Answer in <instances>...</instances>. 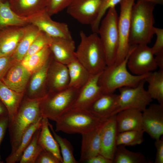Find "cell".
<instances>
[{"mask_svg": "<svg viewBox=\"0 0 163 163\" xmlns=\"http://www.w3.org/2000/svg\"><path fill=\"white\" fill-rule=\"evenodd\" d=\"M155 4L144 0L134 3L130 15V46L147 44L155 34L153 11Z\"/></svg>", "mask_w": 163, "mask_h": 163, "instance_id": "6da1fadb", "label": "cell"}, {"mask_svg": "<svg viewBox=\"0 0 163 163\" xmlns=\"http://www.w3.org/2000/svg\"><path fill=\"white\" fill-rule=\"evenodd\" d=\"M145 80L148 84L147 91L151 97L163 105V70L151 72Z\"/></svg>", "mask_w": 163, "mask_h": 163, "instance_id": "4dcf8cb0", "label": "cell"}, {"mask_svg": "<svg viewBox=\"0 0 163 163\" xmlns=\"http://www.w3.org/2000/svg\"><path fill=\"white\" fill-rule=\"evenodd\" d=\"M35 163H61L53 153L43 149L37 157Z\"/></svg>", "mask_w": 163, "mask_h": 163, "instance_id": "b9f144b4", "label": "cell"}, {"mask_svg": "<svg viewBox=\"0 0 163 163\" xmlns=\"http://www.w3.org/2000/svg\"><path fill=\"white\" fill-rule=\"evenodd\" d=\"M41 127L35 132L30 143L24 151L19 163H35L38 155L43 149L38 142Z\"/></svg>", "mask_w": 163, "mask_h": 163, "instance_id": "836d02e7", "label": "cell"}, {"mask_svg": "<svg viewBox=\"0 0 163 163\" xmlns=\"http://www.w3.org/2000/svg\"><path fill=\"white\" fill-rule=\"evenodd\" d=\"M154 33L156 36V40L151 48L154 54L156 55L163 53V29L155 27Z\"/></svg>", "mask_w": 163, "mask_h": 163, "instance_id": "60d3db41", "label": "cell"}, {"mask_svg": "<svg viewBox=\"0 0 163 163\" xmlns=\"http://www.w3.org/2000/svg\"><path fill=\"white\" fill-rule=\"evenodd\" d=\"M119 94H103L91 105L88 110L97 117L104 120L115 115Z\"/></svg>", "mask_w": 163, "mask_h": 163, "instance_id": "603a6c76", "label": "cell"}, {"mask_svg": "<svg viewBox=\"0 0 163 163\" xmlns=\"http://www.w3.org/2000/svg\"><path fill=\"white\" fill-rule=\"evenodd\" d=\"M40 99L28 98L24 99L13 120L9 122L8 128L11 147L10 154L16 151L27 128L42 118L40 107Z\"/></svg>", "mask_w": 163, "mask_h": 163, "instance_id": "277c9868", "label": "cell"}, {"mask_svg": "<svg viewBox=\"0 0 163 163\" xmlns=\"http://www.w3.org/2000/svg\"><path fill=\"white\" fill-rule=\"evenodd\" d=\"M143 129L152 139L163 135V105L153 104L142 112Z\"/></svg>", "mask_w": 163, "mask_h": 163, "instance_id": "7c38bea8", "label": "cell"}, {"mask_svg": "<svg viewBox=\"0 0 163 163\" xmlns=\"http://www.w3.org/2000/svg\"><path fill=\"white\" fill-rule=\"evenodd\" d=\"M28 19L30 23L51 37L72 39L67 24L53 20L46 10Z\"/></svg>", "mask_w": 163, "mask_h": 163, "instance_id": "4fadbf2b", "label": "cell"}, {"mask_svg": "<svg viewBox=\"0 0 163 163\" xmlns=\"http://www.w3.org/2000/svg\"><path fill=\"white\" fill-rule=\"evenodd\" d=\"M101 0H72L67 12L83 24L91 25L96 19Z\"/></svg>", "mask_w": 163, "mask_h": 163, "instance_id": "8fae6325", "label": "cell"}, {"mask_svg": "<svg viewBox=\"0 0 163 163\" xmlns=\"http://www.w3.org/2000/svg\"><path fill=\"white\" fill-rule=\"evenodd\" d=\"M135 46H131L128 54L123 61L119 64L107 66L101 73L98 83L103 94L113 93L117 89L123 87H135L150 73L136 75L128 71V59Z\"/></svg>", "mask_w": 163, "mask_h": 163, "instance_id": "7a4b0ae2", "label": "cell"}, {"mask_svg": "<svg viewBox=\"0 0 163 163\" xmlns=\"http://www.w3.org/2000/svg\"><path fill=\"white\" fill-rule=\"evenodd\" d=\"M80 41L75 52L77 59L91 74L101 73L107 66L104 51L97 33L80 32Z\"/></svg>", "mask_w": 163, "mask_h": 163, "instance_id": "3957f363", "label": "cell"}, {"mask_svg": "<svg viewBox=\"0 0 163 163\" xmlns=\"http://www.w3.org/2000/svg\"><path fill=\"white\" fill-rule=\"evenodd\" d=\"M158 67L160 70H163V53L156 55L155 57Z\"/></svg>", "mask_w": 163, "mask_h": 163, "instance_id": "bcb514c9", "label": "cell"}, {"mask_svg": "<svg viewBox=\"0 0 163 163\" xmlns=\"http://www.w3.org/2000/svg\"><path fill=\"white\" fill-rule=\"evenodd\" d=\"M25 26H12L0 29V57L12 55L22 37Z\"/></svg>", "mask_w": 163, "mask_h": 163, "instance_id": "ffe728a7", "label": "cell"}, {"mask_svg": "<svg viewBox=\"0 0 163 163\" xmlns=\"http://www.w3.org/2000/svg\"><path fill=\"white\" fill-rule=\"evenodd\" d=\"M101 73L91 75L88 82L79 89L76 99L71 107L88 110L93 103L103 94L98 83Z\"/></svg>", "mask_w": 163, "mask_h": 163, "instance_id": "5bb4252c", "label": "cell"}, {"mask_svg": "<svg viewBox=\"0 0 163 163\" xmlns=\"http://www.w3.org/2000/svg\"><path fill=\"white\" fill-rule=\"evenodd\" d=\"M85 161L88 163H113V160L108 159L102 155L99 154Z\"/></svg>", "mask_w": 163, "mask_h": 163, "instance_id": "f6af8a7d", "label": "cell"}, {"mask_svg": "<svg viewBox=\"0 0 163 163\" xmlns=\"http://www.w3.org/2000/svg\"><path fill=\"white\" fill-rule=\"evenodd\" d=\"M135 0H122L119 3L120 11L118 21L119 43L115 64L123 61L131 47L129 43L130 15Z\"/></svg>", "mask_w": 163, "mask_h": 163, "instance_id": "9c48e42d", "label": "cell"}, {"mask_svg": "<svg viewBox=\"0 0 163 163\" xmlns=\"http://www.w3.org/2000/svg\"><path fill=\"white\" fill-rule=\"evenodd\" d=\"M72 0H47L46 10L51 16L66 8Z\"/></svg>", "mask_w": 163, "mask_h": 163, "instance_id": "f35d334b", "label": "cell"}, {"mask_svg": "<svg viewBox=\"0 0 163 163\" xmlns=\"http://www.w3.org/2000/svg\"><path fill=\"white\" fill-rule=\"evenodd\" d=\"M23 97V93L13 91L0 81V100L8 111L9 122L13 120L16 114Z\"/></svg>", "mask_w": 163, "mask_h": 163, "instance_id": "d4e9b609", "label": "cell"}, {"mask_svg": "<svg viewBox=\"0 0 163 163\" xmlns=\"http://www.w3.org/2000/svg\"><path fill=\"white\" fill-rule=\"evenodd\" d=\"M66 65L69 78L68 86L80 89L88 82L91 74L76 58Z\"/></svg>", "mask_w": 163, "mask_h": 163, "instance_id": "4316f807", "label": "cell"}, {"mask_svg": "<svg viewBox=\"0 0 163 163\" xmlns=\"http://www.w3.org/2000/svg\"><path fill=\"white\" fill-rule=\"evenodd\" d=\"M41 129L38 138V143L43 149L53 153L62 163V159L60 148L49 129L48 119L43 117Z\"/></svg>", "mask_w": 163, "mask_h": 163, "instance_id": "484cf974", "label": "cell"}, {"mask_svg": "<svg viewBox=\"0 0 163 163\" xmlns=\"http://www.w3.org/2000/svg\"><path fill=\"white\" fill-rule=\"evenodd\" d=\"M117 133L115 115L107 119L102 128L100 152V154L112 160L117 146Z\"/></svg>", "mask_w": 163, "mask_h": 163, "instance_id": "2e32d148", "label": "cell"}, {"mask_svg": "<svg viewBox=\"0 0 163 163\" xmlns=\"http://www.w3.org/2000/svg\"><path fill=\"white\" fill-rule=\"evenodd\" d=\"M123 145L117 146L113 160V163H147L145 156L140 152H133Z\"/></svg>", "mask_w": 163, "mask_h": 163, "instance_id": "1f68e13d", "label": "cell"}, {"mask_svg": "<svg viewBox=\"0 0 163 163\" xmlns=\"http://www.w3.org/2000/svg\"><path fill=\"white\" fill-rule=\"evenodd\" d=\"M52 57L49 46H47L21 62L32 74L42 67Z\"/></svg>", "mask_w": 163, "mask_h": 163, "instance_id": "d6a6232c", "label": "cell"}, {"mask_svg": "<svg viewBox=\"0 0 163 163\" xmlns=\"http://www.w3.org/2000/svg\"><path fill=\"white\" fill-rule=\"evenodd\" d=\"M69 82L67 65L56 61L53 57L47 73L46 86L49 88L48 92L61 90L67 88Z\"/></svg>", "mask_w": 163, "mask_h": 163, "instance_id": "9a60e30c", "label": "cell"}, {"mask_svg": "<svg viewBox=\"0 0 163 163\" xmlns=\"http://www.w3.org/2000/svg\"><path fill=\"white\" fill-rule=\"evenodd\" d=\"M118 133L143 129L142 112L133 109L121 110L115 115Z\"/></svg>", "mask_w": 163, "mask_h": 163, "instance_id": "44dd1931", "label": "cell"}, {"mask_svg": "<svg viewBox=\"0 0 163 163\" xmlns=\"http://www.w3.org/2000/svg\"><path fill=\"white\" fill-rule=\"evenodd\" d=\"M30 24L28 19L17 14L11 8L8 1H0V29L9 27L25 26Z\"/></svg>", "mask_w": 163, "mask_h": 163, "instance_id": "f1b7e54d", "label": "cell"}, {"mask_svg": "<svg viewBox=\"0 0 163 163\" xmlns=\"http://www.w3.org/2000/svg\"><path fill=\"white\" fill-rule=\"evenodd\" d=\"M104 120L97 117L88 110L72 107L56 121L55 131L82 134L92 130Z\"/></svg>", "mask_w": 163, "mask_h": 163, "instance_id": "5b68a950", "label": "cell"}, {"mask_svg": "<svg viewBox=\"0 0 163 163\" xmlns=\"http://www.w3.org/2000/svg\"><path fill=\"white\" fill-rule=\"evenodd\" d=\"M11 9L19 16L27 19L46 10L47 0H8Z\"/></svg>", "mask_w": 163, "mask_h": 163, "instance_id": "7402d4cb", "label": "cell"}, {"mask_svg": "<svg viewBox=\"0 0 163 163\" xmlns=\"http://www.w3.org/2000/svg\"><path fill=\"white\" fill-rule=\"evenodd\" d=\"M49 126L53 133V136L59 144L62 159V163H77L73 155V149L69 141L58 135L50 123Z\"/></svg>", "mask_w": 163, "mask_h": 163, "instance_id": "d590c367", "label": "cell"}, {"mask_svg": "<svg viewBox=\"0 0 163 163\" xmlns=\"http://www.w3.org/2000/svg\"><path fill=\"white\" fill-rule=\"evenodd\" d=\"M32 74L18 61L9 70L1 81L7 86L19 93H23Z\"/></svg>", "mask_w": 163, "mask_h": 163, "instance_id": "e0dca14e", "label": "cell"}, {"mask_svg": "<svg viewBox=\"0 0 163 163\" xmlns=\"http://www.w3.org/2000/svg\"><path fill=\"white\" fill-rule=\"evenodd\" d=\"M8 116V111L2 101L0 100V117Z\"/></svg>", "mask_w": 163, "mask_h": 163, "instance_id": "7dc6e473", "label": "cell"}, {"mask_svg": "<svg viewBox=\"0 0 163 163\" xmlns=\"http://www.w3.org/2000/svg\"><path fill=\"white\" fill-rule=\"evenodd\" d=\"M143 130L127 131L117 133V146H133L141 144L143 141Z\"/></svg>", "mask_w": 163, "mask_h": 163, "instance_id": "e575fe53", "label": "cell"}, {"mask_svg": "<svg viewBox=\"0 0 163 163\" xmlns=\"http://www.w3.org/2000/svg\"><path fill=\"white\" fill-rule=\"evenodd\" d=\"M49 47L53 59L62 63L67 65L76 58L72 39L52 37Z\"/></svg>", "mask_w": 163, "mask_h": 163, "instance_id": "d6986e66", "label": "cell"}, {"mask_svg": "<svg viewBox=\"0 0 163 163\" xmlns=\"http://www.w3.org/2000/svg\"><path fill=\"white\" fill-rule=\"evenodd\" d=\"M52 58L53 56L42 67L32 74L28 92V98L41 99L47 94L41 89L46 86L48 70Z\"/></svg>", "mask_w": 163, "mask_h": 163, "instance_id": "cb8c5ba5", "label": "cell"}, {"mask_svg": "<svg viewBox=\"0 0 163 163\" xmlns=\"http://www.w3.org/2000/svg\"><path fill=\"white\" fill-rule=\"evenodd\" d=\"M153 3L155 5H162L163 4V0H144Z\"/></svg>", "mask_w": 163, "mask_h": 163, "instance_id": "c3c4849f", "label": "cell"}, {"mask_svg": "<svg viewBox=\"0 0 163 163\" xmlns=\"http://www.w3.org/2000/svg\"><path fill=\"white\" fill-rule=\"evenodd\" d=\"M9 119L8 116L0 117V146L8 128ZM0 154V163H3Z\"/></svg>", "mask_w": 163, "mask_h": 163, "instance_id": "ee69618b", "label": "cell"}, {"mask_svg": "<svg viewBox=\"0 0 163 163\" xmlns=\"http://www.w3.org/2000/svg\"><path fill=\"white\" fill-rule=\"evenodd\" d=\"M107 119L92 130L82 134L80 161H85L100 154L101 131Z\"/></svg>", "mask_w": 163, "mask_h": 163, "instance_id": "ac0fdd59", "label": "cell"}, {"mask_svg": "<svg viewBox=\"0 0 163 163\" xmlns=\"http://www.w3.org/2000/svg\"><path fill=\"white\" fill-rule=\"evenodd\" d=\"M122 0H101V4L98 16L94 22L91 25L93 33H98L101 22L108 9L115 7Z\"/></svg>", "mask_w": 163, "mask_h": 163, "instance_id": "74e56055", "label": "cell"}, {"mask_svg": "<svg viewBox=\"0 0 163 163\" xmlns=\"http://www.w3.org/2000/svg\"><path fill=\"white\" fill-rule=\"evenodd\" d=\"M18 61L12 55L0 57V81L10 68Z\"/></svg>", "mask_w": 163, "mask_h": 163, "instance_id": "ab89813d", "label": "cell"}, {"mask_svg": "<svg viewBox=\"0 0 163 163\" xmlns=\"http://www.w3.org/2000/svg\"><path fill=\"white\" fill-rule=\"evenodd\" d=\"M101 20L98 34L103 48L107 66L114 63L119 43L118 17L115 7L109 8Z\"/></svg>", "mask_w": 163, "mask_h": 163, "instance_id": "52a82bcc", "label": "cell"}, {"mask_svg": "<svg viewBox=\"0 0 163 163\" xmlns=\"http://www.w3.org/2000/svg\"><path fill=\"white\" fill-rule=\"evenodd\" d=\"M79 89L68 86L61 90L49 92L40 100V107L42 117L56 122L72 107Z\"/></svg>", "mask_w": 163, "mask_h": 163, "instance_id": "8992f818", "label": "cell"}, {"mask_svg": "<svg viewBox=\"0 0 163 163\" xmlns=\"http://www.w3.org/2000/svg\"><path fill=\"white\" fill-rule=\"evenodd\" d=\"M40 30L35 25L29 24L25 27L24 34L12 56L16 60L21 61L30 46Z\"/></svg>", "mask_w": 163, "mask_h": 163, "instance_id": "83f0119b", "label": "cell"}, {"mask_svg": "<svg viewBox=\"0 0 163 163\" xmlns=\"http://www.w3.org/2000/svg\"><path fill=\"white\" fill-rule=\"evenodd\" d=\"M154 55L147 45H136L129 56L127 67L135 75H142L151 72L158 68Z\"/></svg>", "mask_w": 163, "mask_h": 163, "instance_id": "30bf717a", "label": "cell"}, {"mask_svg": "<svg viewBox=\"0 0 163 163\" xmlns=\"http://www.w3.org/2000/svg\"><path fill=\"white\" fill-rule=\"evenodd\" d=\"M7 1H8V0H0V1L4 2H6Z\"/></svg>", "mask_w": 163, "mask_h": 163, "instance_id": "681fc988", "label": "cell"}, {"mask_svg": "<svg viewBox=\"0 0 163 163\" xmlns=\"http://www.w3.org/2000/svg\"><path fill=\"white\" fill-rule=\"evenodd\" d=\"M145 79L134 87H124L119 89L120 94L115 111L118 112L127 109H133L142 112L152 101L144 88Z\"/></svg>", "mask_w": 163, "mask_h": 163, "instance_id": "ba28073f", "label": "cell"}, {"mask_svg": "<svg viewBox=\"0 0 163 163\" xmlns=\"http://www.w3.org/2000/svg\"><path fill=\"white\" fill-rule=\"evenodd\" d=\"M51 40V37L43 31L40 30L39 34L30 46L22 61L27 60L30 56L44 48L49 46Z\"/></svg>", "mask_w": 163, "mask_h": 163, "instance_id": "8d00e7d4", "label": "cell"}, {"mask_svg": "<svg viewBox=\"0 0 163 163\" xmlns=\"http://www.w3.org/2000/svg\"><path fill=\"white\" fill-rule=\"evenodd\" d=\"M155 146L156 149L155 163H163V137L155 140Z\"/></svg>", "mask_w": 163, "mask_h": 163, "instance_id": "7bdbcfd3", "label": "cell"}, {"mask_svg": "<svg viewBox=\"0 0 163 163\" xmlns=\"http://www.w3.org/2000/svg\"><path fill=\"white\" fill-rule=\"evenodd\" d=\"M30 125L23 135L18 148L13 153L7 157L5 161L7 163H15L19 162L22 154L30 143L36 131L41 126V120Z\"/></svg>", "mask_w": 163, "mask_h": 163, "instance_id": "f546056e", "label": "cell"}]
</instances>
